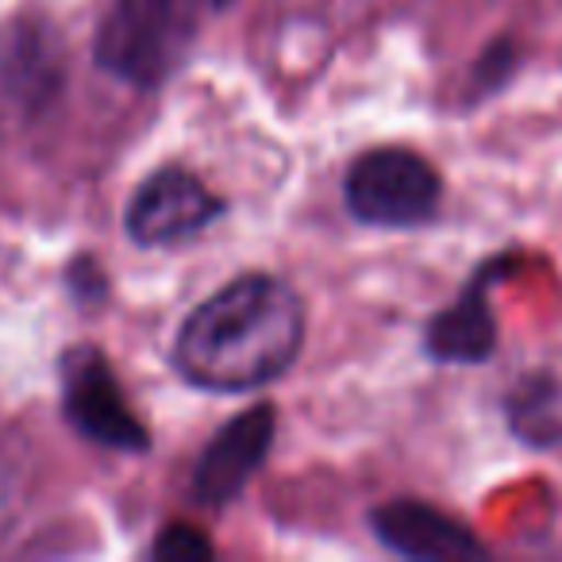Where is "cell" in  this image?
Returning a JSON list of instances; mask_svg holds the SVG:
<instances>
[{
    "label": "cell",
    "mask_w": 562,
    "mask_h": 562,
    "mask_svg": "<svg viewBox=\"0 0 562 562\" xmlns=\"http://www.w3.org/2000/svg\"><path fill=\"white\" fill-rule=\"evenodd\" d=\"M0 81L24 109H40L63 86L58 43L35 20H20L16 32L0 40Z\"/></svg>",
    "instance_id": "obj_9"
},
{
    "label": "cell",
    "mask_w": 562,
    "mask_h": 562,
    "mask_svg": "<svg viewBox=\"0 0 562 562\" xmlns=\"http://www.w3.org/2000/svg\"><path fill=\"white\" fill-rule=\"evenodd\" d=\"M150 554L162 562H209L212 559V543L204 531L189 528V524H170V528L158 531Z\"/></svg>",
    "instance_id": "obj_11"
},
{
    "label": "cell",
    "mask_w": 562,
    "mask_h": 562,
    "mask_svg": "<svg viewBox=\"0 0 562 562\" xmlns=\"http://www.w3.org/2000/svg\"><path fill=\"white\" fill-rule=\"evenodd\" d=\"M374 536L390 547L393 554L424 562H451V559H482L485 547L462 528L459 520L443 516L439 508L424 505V501H390L374 516Z\"/></svg>",
    "instance_id": "obj_8"
},
{
    "label": "cell",
    "mask_w": 562,
    "mask_h": 562,
    "mask_svg": "<svg viewBox=\"0 0 562 562\" xmlns=\"http://www.w3.org/2000/svg\"><path fill=\"white\" fill-rule=\"evenodd\" d=\"M273 424H278L273 420V408L255 405L235 416V420H227L209 439V447H204L193 467V485H189L196 505L224 508L247 490V482L258 474V467L270 454Z\"/></svg>",
    "instance_id": "obj_6"
},
{
    "label": "cell",
    "mask_w": 562,
    "mask_h": 562,
    "mask_svg": "<svg viewBox=\"0 0 562 562\" xmlns=\"http://www.w3.org/2000/svg\"><path fill=\"white\" fill-rule=\"evenodd\" d=\"M513 70V47L508 43H497L493 50H485L482 63H477V74L485 78V86H501Z\"/></svg>",
    "instance_id": "obj_12"
},
{
    "label": "cell",
    "mask_w": 562,
    "mask_h": 562,
    "mask_svg": "<svg viewBox=\"0 0 562 562\" xmlns=\"http://www.w3.org/2000/svg\"><path fill=\"white\" fill-rule=\"evenodd\" d=\"M508 428L531 447H551L562 439V393L547 374H528L508 393Z\"/></svg>",
    "instance_id": "obj_10"
},
{
    "label": "cell",
    "mask_w": 562,
    "mask_h": 562,
    "mask_svg": "<svg viewBox=\"0 0 562 562\" xmlns=\"http://www.w3.org/2000/svg\"><path fill=\"white\" fill-rule=\"evenodd\" d=\"M305 344V305L290 281L243 273L186 316L173 367L196 390L247 393L278 382Z\"/></svg>",
    "instance_id": "obj_1"
},
{
    "label": "cell",
    "mask_w": 562,
    "mask_h": 562,
    "mask_svg": "<svg viewBox=\"0 0 562 562\" xmlns=\"http://www.w3.org/2000/svg\"><path fill=\"white\" fill-rule=\"evenodd\" d=\"M196 0H116L97 32V63L127 86L150 89L186 58Z\"/></svg>",
    "instance_id": "obj_2"
},
{
    "label": "cell",
    "mask_w": 562,
    "mask_h": 562,
    "mask_svg": "<svg viewBox=\"0 0 562 562\" xmlns=\"http://www.w3.org/2000/svg\"><path fill=\"white\" fill-rule=\"evenodd\" d=\"M508 258H493L485 262L474 278L467 281V290L454 305H447L443 313L431 316L428 331H424V351L436 362L447 367H474L485 362L497 347V321L490 308V285L497 273L508 270Z\"/></svg>",
    "instance_id": "obj_7"
},
{
    "label": "cell",
    "mask_w": 562,
    "mask_h": 562,
    "mask_svg": "<svg viewBox=\"0 0 562 562\" xmlns=\"http://www.w3.org/2000/svg\"><path fill=\"white\" fill-rule=\"evenodd\" d=\"M63 408L66 420L86 439L112 451H147L150 436L132 413L109 359L97 347H74L63 359Z\"/></svg>",
    "instance_id": "obj_4"
},
{
    "label": "cell",
    "mask_w": 562,
    "mask_h": 562,
    "mask_svg": "<svg viewBox=\"0 0 562 562\" xmlns=\"http://www.w3.org/2000/svg\"><path fill=\"white\" fill-rule=\"evenodd\" d=\"M204 4H209V9H227L232 0H204Z\"/></svg>",
    "instance_id": "obj_13"
},
{
    "label": "cell",
    "mask_w": 562,
    "mask_h": 562,
    "mask_svg": "<svg viewBox=\"0 0 562 562\" xmlns=\"http://www.w3.org/2000/svg\"><path fill=\"white\" fill-rule=\"evenodd\" d=\"M347 209L374 227H416L436 220L443 181L424 155L405 147H378L355 158L344 181Z\"/></svg>",
    "instance_id": "obj_3"
},
{
    "label": "cell",
    "mask_w": 562,
    "mask_h": 562,
    "mask_svg": "<svg viewBox=\"0 0 562 562\" xmlns=\"http://www.w3.org/2000/svg\"><path fill=\"white\" fill-rule=\"evenodd\" d=\"M224 212V201L181 166L150 173L127 204V235L139 247H173L201 235Z\"/></svg>",
    "instance_id": "obj_5"
}]
</instances>
